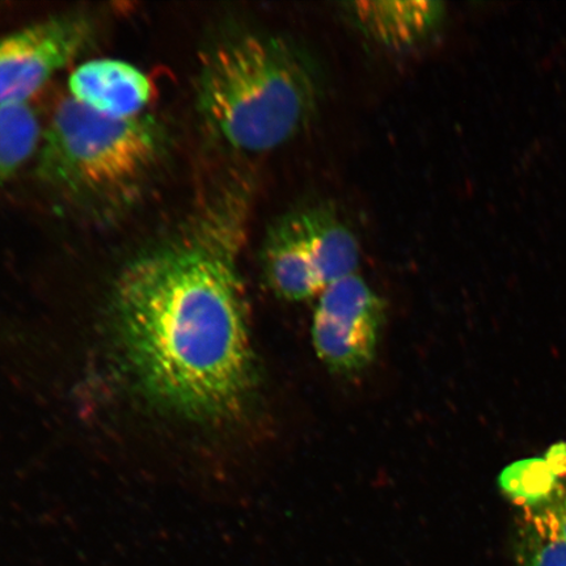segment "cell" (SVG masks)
I'll return each mask as SVG.
<instances>
[{
    "label": "cell",
    "mask_w": 566,
    "mask_h": 566,
    "mask_svg": "<svg viewBox=\"0 0 566 566\" xmlns=\"http://www.w3.org/2000/svg\"><path fill=\"white\" fill-rule=\"evenodd\" d=\"M384 303L359 275L339 280L318 295L313 339L318 358L336 371L369 365L378 345Z\"/></svg>",
    "instance_id": "6"
},
{
    "label": "cell",
    "mask_w": 566,
    "mask_h": 566,
    "mask_svg": "<svg viewBox=\"0 0 566 566\" xmlns=\"http://www.w3.org/2000/svg\"><path fill=\"white\" fill-rule=\"evenodd\" d=\"M537 507L547 512L558 533L566 542V481L563 484H557L548 500Z\"/></svg>",
    "instance_id": "11"
},
{
    "label": "cell",
    "mask_w": 566,
    "mask_h": 566,
    "mask_svg": "<svg viewBox=\"0 0 566 566\" xmlns=\"http://www.w3.org/2000/svg\"><path fill=\"white\" fill-rule=\"evenodd\" d=\"M41 125L30 104L0 108V181L31 159L41 144Z\"/></svg>",
    "instance_id": "9"
},
{
    "label": "cell",
    "mask_w": 566,
    "mask_h": 566,
    "mask_svg": "<svg viewBox=\"0 0 566 566\" xmlns=\"http://www.w3.org/2000/svg\"><path fill=\"white\" fill-rule=\"evenodd\" d=\"M348 7L367 38L391 49L409 48L427 39L444 17L440 2H356Z\"/></svg>",
    "instance_id": "8"
},
{
    "label": "cell",
    "mask_w": 566,
    "mask_h": 566,
    "mask_svg": "<svg viewBox=\"0 0 566 566\" xmlns=\"http://www.w3.org/2000/svg\"><path fill=\"white\" fill-rule=\"evenodd\" d=\"M161 148L153 119L104 116L69 96L42 133L39 168L44 179L71 192L115 195L137 186Z\"/></svg>",
    "instance_id": "3"
},
{
    "label": "cell",
    "mask_w": 566,
    "mask_h": 566,
    "mask_svg": "<svg viewBox=\"0 0 566 566\" xmlns=\"http://www.w3.org/2000/svg\"><path fill=\"white\" fill-rule=\"evenodd\" d=\"M321 86L314 63L279 35L245 32L212 48L198 74L203 122L232 150L274 151L315 116Z\"/></svg>",
    "instance_id": "2"
},
{
    "label": "cell",
    "mask_w": 566,
    "mask_h": 566,
    "mask_svg": "<svg viewBox=\"0 0 566 566\" xmlns=\"http://www.w3.org/2000/svg\"><path fill=\"white\" fill-rule=\"evenodd\" d=\"M251 196L229 184L177 235L127 264L116 283V334L148 399L197 420L239 412L253 357L238 261Z\"/></svg>",
    "instance_id": "1"
},
{
    "label": "cell",
    "mask_w": 566,
    "mask_h": 566,
    "mask_svg": "<svg viewBox=\"0 0 566 566\" xmlns=\"http://www.w3.org/2000/svg\"><path fill=\"white\" fill-rule=\"evenodd\" d=\"M518 566H566V542L542 507L525 509L516 533Z\"/></svg>",
    "instance_id": "10"
},
{
    "label": "cell",
    "mask_w": 566,
    "mask_h": 566,
    "mask_svg": "<svg viewBox=\"0 0 566 566\" xmlns=\"http://www.w3.org/2000/svg\"><path fill=\"white\" fill-rule=\"evenodd\" d=\"M70 97L86 108L113 118L139 117L153 97L148 76L132 63L92 60L69 77Z\"/></svg>",
    "instance_id": "7"
},
{
    "label": "cell",
    "mask_w": 566,
    "mask_h": 566,
    "mask_svg": "<svg viewBox=\"0 0 566 566\" xmlns=\"http://www.w3.org/2000/svg\"><path fill=\"white\" fill-rule=\"evenodd\" d=\"M94 28L83 15L42 20L0 38V108L28 104L81 54Z\"/></svg>",
    "instance_id": "5"
},
{
    "label": "cell",
    "mask_w": 566,
    "mask_h": 566,
    "mask_svg": "<svg viewBox=\"0 0 566 566\" xmlns=\"http://www.w3.org/2000/svg\"><path fill=\"white\" fill-rule=\"evenodd\" d=\"M269 286L287 301H306L357 273L359 242L334 210L286 212L268 229L261 250Z\"/></svg>",
    "instance_id": "4"
}]
</instances>
